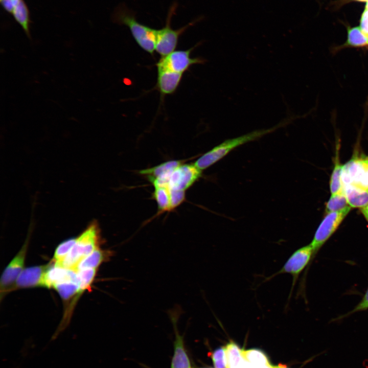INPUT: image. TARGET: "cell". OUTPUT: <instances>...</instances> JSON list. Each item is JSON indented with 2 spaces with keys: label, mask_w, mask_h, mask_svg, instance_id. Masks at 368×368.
I'll return each mask as SVG.
<instances>
[{
  "label": "cell",
  "mask_w": 368,
  "mask_h": 368,
  "mask_svg": "<svg viewBox=\"0 0 368 368\" xmlns=\"http://www.w3.org/2000/svg\"><path fill=\"white\" fill-rule=\"evenodd\" d=\"M360 211L368 222V211L364 208L360 209Z\"/></svg>",
  "instance_id": "d6a6232c"
},
{
  "label": "cell",
  "mask_w": 368,
  "mask_h": 368,
  "mask_svg": "<svg viewBox=\"0 0 368 368\" xmlns=\"http://www.w3.org/2000/svg\"><path fill=\"white\" fill-rule=\"evenodd\" d=\"M20 0H1L4 8L8 11L12 12L14 8Z\"/></svg>",
  "instance_id": "1f68e13d"
},
{
  "label": "cell",
  "mask_w": 368,
  "mask_h": 368,
  "mask_svg": "<svg viewBox=\"0 0 368 368\" xmlns=\"http://www.w3.org/2000/svg\"><path fill=\"white\" fill-rule=\"evenodd\" d=\"M12 13L16 20L22 27L27 36L30 37L29 11L22 0L19 1Z\"/></svg>",
  "instance_id": "d4e9b609"
},
{
  "label": "cell",
  "mask_w": 368,
  "mask_h": 368,
  "mask_svg": "<svg viewBox=\"0 0 368 368\" xmlns=\"http://www.w3.org/2000/svg\"><path fill=\"white\" fill-rule=\"evenodd\" d=\"M53 288L56 290L64 302L73 298L74 303L75 304L78 298L81 295L79 291L78 281H68L58 283L54 285Z\"/></svg>",
  "instance_id": "d6986e66"
},
{
  "label": "cell",
  "mask_w": 368,
  "mask_h": 368,
  "mask_svg": "<svg viewBox=\"0 0 368 368\" xmlns=\"http://www.w3.org/2000/svg\"><path fill=\"white\" fill-rule=\"evenodd\" d=\"M343 190L339 192L332 194L326 204L325 212L326 214L338 212L349 206Z\"/></svg>",
  "instance_id": "7402d4cb"
},
{
  "label": "cell",
  "mask_w": 368,
  "mask_h": 368,
  "mask_svg": "<svg viewBox=\"0 0 368 368\" xmlns=\"http://www.w3.org/2000/svg\"><path fill=\"white\" fill-rule=\"evenodd\" d=\"M114 20L127 26L137 44L145 52L153 55L155 51L157 30L140 23L134 13L121 5L114 13Z\"/></svg>",
  "instance_id": "3957f363"
},
{
  "label": "cell",
  "mask_w": 368,
  "mask_h": 368,
  "mask_svg": "<svg viewBox=\"0 0 368 368\" xmlns=\"http://www.w3.org/2000/svg\"><path fill=\"white\" fill-rule=\"evenodd\" d=\"M269 368H289L286 365L282 364H279L276 365H270Z\"/></svg>",
  "instance_id": "836d02e7"
},
{
  "label": "cell",
  "mask_w": 368,
  "mask_h": 368,
  "mask_svg": "<svg viewBox=\"0 0 368 368\" xmlns=\"http://www.w3.org/2000/svg\"><path fill=\"white\" fill-rule=\"evenodd\" d=\"M182 75L169 71L157 70L156 87L160 96L164 97L174 93L180 83Z\"/></svg>",
  "instance_id": "9a60e30c"
},
{
  "label": "cell",
  "mask_w": 368,
  "mask_h": 368,
  "mask_svg": "<svg viewBox=\"0 0 368 368\" xmlns=\"http://www.w3.org/2000/svg\"><path fill=\"white\" fill-rule=\"evenodd\" d=\"M351 209L349 206L341 211L326 214L310 243L313 249L312 261L320 248L337 229Z\"/></svg>",
  "instance_id": "5b68a950"
},
{
  "label": "cell",
  "mask_w": 368,
  "mask_h": 368,
  "mask_svg": "<svg viewBox=\"0 0 368 368\" xmlns=\"http://www.w3.org/2000/svg\"><path fill=\"white\" fill-rule=\"evenodd\" d=\"M177 4H174L170 8L164 27L157 30L155 51L161 57L165 56L175 51L179 36L189 28L195 25L201 20V17L195 19L178 29L174 30L171 27V21L175 14Z\"/></svg>",
  "instance_id": "277c9868"
},
{
  "label": "cell",
  "mask_w": 368,
  "mask_h": 368,
  "mask_svg": "<svg viewBox=\"0 0 368 368\" xmlns=\"http://www.w3.org/2000/svg\"><path fill=\"white\" fill-rule=\"evenodd\" d=\"M313 249L309 244L294 251L287 259L283 267L277 272L265 279L269 280L281 274L289 273L292 277L291 288L288 299L291 297L299 275L312 262Z\"/></svg>",
  "instance_id": "8992f818"
},
{
  "label": "cell",
  "mask_w": 368,
  "mask_h": 368,
  "mask_svg": "<svg viewBox=\"0 0 368 368\" xmlns=\"http://www.w3.org/2000/svg\"><path fill=\"white\" fill-rule=\"evenodd\" d=\"M336 147L334 166L330 180V189L331 194H336L343 189V183L342 181L343 165L340 164L339 160V147L337 146Z\"/></svg>",
  "instance_id": "ffe728a7"
},
{
  "label": "cell",
  "mask_w": 368,
  "mask_h": 368,
  "mask_svg": "<svg viewBox=\"0 0 368 368\" xmlns=\"http://www.w3.org/2000/svg\"><path fill=\"white\" fill-rule=\"evenodd\" d=\"M211 356L215 368H227L225 346L216 349L213 351Z\"/></svg>",
  "instance_id": "83f0119b"
},
{
  "label": "cell",
  "mask_w": 368,
  "mask_h": 368,
  "mask_svg": "<svg viewBox=\"0 0 368 368\" xmlns=\"http://www.w3.org/2000/svg\"><path fill=\"white\" fill-rule=\"evenodd\" d=\"M355 1H360V2H364V1L367 2L368 0H355Z\"/></svg>",
  "instance_id": "e575fe53"
},
{
  "label": "cell",
  "mask_w": 368,
  "mask_h": 368,
  "mask_svg": "<svg viewBox=\"0 0 368 368\" xmlns=\"http://www.w3.org/2000/svg\"><path fill=\"white\" fill-rule=\"evenodd\" d=\"M242 354L244 359L255 366L262 368L263 367H269L270 365L266 355L259 350H242Z\"/></svg>",
  "instance_id": "603a6c76"
},
{
  "label": "cell",
  "mask_w": 368,
  "mask_h": 368,
  "mask_svg": "<svg viewBox=\"0 0 368 368\" xmlns=\"http://www.w3.org/2000/svg\"><path fill=\"white\" fill-rule=\"evenodd\" d=\"M364 208L368 211V204Z\"/></svg>",
  "instance_id": "d590c367"
},
{
  "label": "cell",
  "mask_w": 368,
  "mask_h": 368,
  "mask_svg": "<svg viewBox=\"0 0 368 368\" xmlns=\"http://www.w3.org/2000/svg\"><path fill=\"white\" fill-rule=\"evenodd\" d=\"M113 254L111 250H104L98 247L81 261L76 271L88 268L98 269L103 262L109 261Z\"/></svg>",
  "instance_id": "e0dca14e"
},
{
  "label": "cell",
  "mask_w": 368,
  "mask_h": 368,
  "mask_svg": "<svg viewBox=\"0 0 368 368\" xmlns=\"http://www.w3.org/2000/svg\"><path fill=\"white\" fill-rule=\"evenodd\" d=\"M154 197L159 212L171 211L169 188L167 186L154 187Z\"/></svg>",
  "instance_id": "cb8c5ba5"
},
{
  "label": "cell",
  "mask_w": 368,
  "mask_h": 368,
  "mask_svg": "<svg viewBox=\"0 0 368 368\" xmlns=\"http://www.w3.org/2000/svg\"><path fill=\"white\" fill-rule=\"evenodd\" d=\"M201 172L194 164H182L171 174L169 189L185 191L201 176Z\"/></svg>",
  "instance_id": "30bf717a"
},
{
  "label": "cell",
  "mask_w": 368,
  "mask_h": 368,
  "mask_svg": "<svg viewBox=\"0 0 368 368\" xmlns=\"http://www.w3.org/2000/svg\"><path fill=\"white\" fill-rule=\"evenodd\" d=\"M292 119L293 118H290L285 120L270 128L255 130L235 138L226 140L201 155L195 162L194 165L201 171L205 170L237 147L258 140L282 126L287 125L290 123Z\"/></svg>",
  "instance_id": "6da1fadb"
},
{
  "label": "cell",
  "mask_w": 368,
  "mask_h": 368,
  "mask_svg": "<svg viewBox=\"0 0 368 368\" xmlns=\"http://www.w3.org/2000/svg\"><path fill=\"white\" fill-rule=\"evenodd\" d=\"M171 210L179 205L185 199V191L170 189Z\"/></svg>",
  "instance_id": "f1b7e54d"
},
{
  "label": "cell",
  "mask_w": 368,
  "mask_h": 368,
  "mask_svg": "<svg viewBox=\"0 0 368 368\" xmlns=\"http://www.w3.org/2000/svg\"><path fill=\"white\" fill-rule=\"evenodd\" d=\"M68 281H78L77 271L57 266L51 260L43 276L42 287L51 288L56 283Z\"/></svg>",
  "instance_id": "5bb4252c"
},
{
  "label": "cell",
  "mask_w": 368,
  "mask_h": 368,
  "mask_svg": "<svg viewBox=\"0 0 368 368\" xmlns=\"http://www.w3.org/2000/svg\"><path fill=\"white\" fill-rule=\"evenodd\" d=\"M196 46L187 50H175L166 56L161 57L156 63L157 70L183 74L193 65L204 63L203 58H192L191 56L192 51Z\"/></svg>",
  "instance_id": "52a82bcc"
},
{
  "label": "cell",
  "mask_w": 368,
  "mask_h": 368,
  "mask_svg": "<svg viewBox=\"0 0 368 368\" xmlns=\"http://www.w3.org/2000/svg\"><path fill=\"white\" fill-rule=\"evenodd\" d=\"M368 309V288L366 289L365 294H364L362 300L355 307V308L351 311H350L349 312L347 313L346 314H344V315H342L341 317L338 318L339 319V318H342L344 317H346L349 315H351L353 313L362 311H365Z\"/></svg>",
  "instance_id": "f546056e"
},
{
  "label": "cell",
  "mask_w": 368,
  "mask_h": 368,
  "mask_svg": "<svg viewBox=\"0 0 368 368\" xmlns=\"http://www.w3.org/2000/svg\"><path fill=\"white\" fill-rule=\"evenodd\" d=\"M27 237L22 247L4 269L1 278V300L11 289L20 273L24 269L25 259L29 242Z\"/></svg>",
  "instance_id": "9c48e42d"
},
{
  "label": "cell",
  "mask_w": 368,
  "mask_h": 368,
  "mask_svg": "<svg viewBox=\"0 0 368 368\" xmlns=\"http://www.w3.org/2000/svg\"><path fill=\"white\" fill-rule=\"evenodd\" d=\"M343 190L351 208L361 209L368 204V189L345 184L343 185Z\"/></svg>",
  "instance_id": "2e32d148"
},
{
  "label": "cell",
  "mask_w": 368,
  "mask_h": 368,
  "mask_svg": "<svg viewBox=\"0 0 368 368\" xmlns=\"http://www.w3.org/2000/svg\"><path fill=\"white\" fill-rule=\"evenodd\" d=\"M225 348L227 368H240L244 359L242 350L233 341L228 342Z\"/></svg>",
  "instance_id": "44dd1931"
},
{
  "label": "cell",
  "mask_w": 368,
  "mask_h": 368,
  "mask_svg": "<svg viewBox=\"0 0 368 368\" xmlns=\"http://www.w3.org/2000/svg\"><path fill=\"white\" fill-rule=\"evenodd\" d=\"M349 47L368 49V36L362 31L359 26L347 27L346 41L337 47L335 51Z\"/></svg>",
  "instance_id": "ac0fdd59"
},
{
  "label": "cell",
  "mask_w": 368,
  "mask_h": 368,
  "mask_svg": "<svg viewBox=\"0 0 368 368\" xmlns=\"http://www.w3.org/2000/svg\"><path fill=\"white\" fill-rule=\"evenodd\" d=\"M179 314L171 312L169 316L173 326L175 339L173 343V354L170 368H192L190 360L184 344V336L180 335L177 326Z\"/></svg>",
  "instance_id": "7c38bea8"
},
{
  "label": "cell",
  "mask_w": 368,
  "mask_h": 368,
  "mask_svg": "<svg viewBox=\"0 0 368 368\" xmlns=\"http://www.w3.org/2000/svg\"><path fill=\"white\" fill-rule=\"evenodd\" d=\"M101 243L99 225L96 221H93L76 237V243L68 254L59 263H54L55 265L76 271L81 261L100 247Z\"/></svg>",
  "instance_id": "7a4b0ae2"
},
{
  "label": "cell",
  "mask_w": 368,
  "mask_h": 368,
  "mask_svg": "<svg viewBox=\"0 0 368 368\" xmlns=\"http://www.w3.org/2000/svg\"><path fill=\"white\" fill-rule=\"evenodd\" d=\"M96 268L84 269L77 271L79 291L82 294L86 290H89L97 273Z\"/></svg>",
  "instance_id": "484cf974"
},
{
  "label": "cell",
  "mask_w": 368,
  "mask_h": 368,
  "mask_svg": "<svg viewBox=\"0 0 368 368\" xmlns=\"http://www.w3.org/2000/svg\"><path fill=\"white\" fill-rule=\"evenodd\" d=\"M182 164L181 160L167 161L156 166L142 170L140 171V173L146 176L154 187H169L171 174Z\"/></svg>",
  "instance_id": "8fae6325"
},
{
  "label": "cell",
  "mask_w": 368,
  "mask_h": 368,
  "mask_svg": "<svg viewBox=\"0 0 368 368\" xmlns=\"http://www.w3.org/2000/svg\"><path fill=\"white\" fill-rule=\"evenodd\" d=\"M76 241V238H72L61 242L56 247L52 259L56 264L62 261L70 251Z\"/></svg>",
  "instance_id": "4316f807"
},
{
  "label": "cell",
  "mask_w": 368,
  "mask_h": 368,
  "mask_svg": "<svg viewBox=\"0 0 368 368\" xmlns=\"http://www.w3.org/2000/svg\"><path fill=\"white\" fill-rule=\"evenodd\" d=\"M198 368H212V367H198Z\"/></svg>",
  "instance_id": "8d00e7d4"
},
{
  "label": "cell",
  "mask_w": 368,
  "mask_h": 368,
  "mask_svg": "<svg viewBox=\"0 0 368 368\" xmlns=\"http://www.w3.org/2000/svg\"><path fill=\"white\" fill-rule=\"evenodd\" d=\"M359 27L362 31L368 36V1L361 15Z\"/></svg>",
  "instance_id": "4dcf8cb0"
},
{
  "label": "cell",
  "mask_w": 368,
  "mask_h": 368,
  "mask_svg": "<svg viewBox=\"0 0 368 368\" xmlns=\"http://www.w3.org/2000/svg\"><path fill=\"white\" fill-rule=\"evenodd\" d=\"M342 181L368 189V156L352 158L343 165Z\"/></svg>",
  "instance_id": "ba28073f"
},
{
  "label": "cell",
  "mask_w": 368,
  "mask_h": 368,
  "mask_svg": "<svg viewBox=\"0 0 368 368\" xmlns=\"http://www.w3.org/2000/svg\"><path fill=\"white\" fill-rule=\"evenodd\" d=\"M50 265L27 267L23 269L13 286L11 291L18 289L42 287L44 273Z\"/></svg>",
  "instance_id": "4fadbf2b"
}]
</instances>
